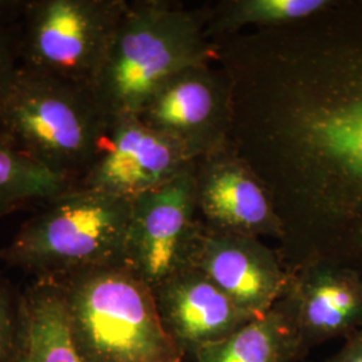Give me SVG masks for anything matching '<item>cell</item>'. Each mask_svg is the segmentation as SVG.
Returning a JSON list of instances; mask_svg holds the SVG:
<instances>
[{
  "label": "cell",
  "mask_w": 362,
  "mask_h": 362,
  "mask_svg": "<svg viewBox=\"0 0 362 362\" xmlns=\"http://www.w3.org/2000/svg\"><path fill=\"white\" fill-rule=\"evenodd\" d=\"M137 117L197 161L227 146L235 118L233 78L208 64L191 66L156 91Z\"/></svg>",
  "instance_id": "52a82bcc"
},
{
  "label": "cell",
  "mask_w": 362,
  "mask_h": 362,
  "mask_svg": "<svg viewBox=\"0 0 362 362\" xmlns=\"http://www.w3.org/2000/svg\"><path fill=\"white\" fill-rule=\"evenodd\" d=\"M161 322L184 357L218 342L257 318L194 267L175 274L153 291Z\"/></svg>",
  "instance_id": "7c38bea8"
},
{
  "label": "cell",
  "mask_w": 362,
  "mask_h": 362,
  "mask_svg": "<svg viewBox=\"0 0 362 362\" xmlns=\"http://www.w3.org/2000/svg\"><path fill=\"white\" fill-rule=\"evenodd\" d=\"M196 161L137 116L110 117L91 163L86 188L133 199L173 180Z\"/></svg>",
  "instance_id": "9c48e42d"
},
{
  "label": "cell",
  "mask_w": 362,
  "mask_h": 362,
  "mask_svg": "<svg viewBox=\"0 0 362 362\" xmlns=\"http://www.w3.org/2000/svg\"><path fill=\"white\" fill-rule=\"evenodd\" d=\"M22 344L28 362H85L71 336L65 299L58 286L42 285L27 296Z\"/></svg>",
  "instance_id": "9a60e30c"
},
{
  "label": "cell",
  "mask_w": 362,
  "mask_h": 362,
  "mask_svg": "<svg viewBox=\"0 0 362 362\" xmlns=\"http://www.w3.org/2000/svg\"><path fill=\"white\" fill-rule=\"evenodd\" d=\"M296 326L303 345L350 336L362 326V282L353 272L324 263L288 275L276 302Z\"/></svg>",
  "instance_id": "4fadbf2b"
},
{
  "label": "cell",
  "mask_w": 362,
  "mask_h": 362,
  "mask_svg": "<svg viewBox=\"0 0 362 362\" xmlns=\"http://www.w3.org/2000/svg\"><path fill=\"white\" fill-rule=\"evenodd\" d=\"M71 336L85 362H184L153 290L125 266L73 272L65 287Z\"/></svg>",
  "instance_id": "3957f363"
},
{
  "label": "cell",
  "mask_w": 362,
  "mask_h": 362,
  "mask_svg": "<svg viewBox=\"0 0 362 362\" xmlns=\"http://www.w3.org/2000/svg\"><path fill=\"white\" fill-rule=\"evenodd\" d=\"M233 303L259 317L284 296L288 275L275 254L258 238L203 230L192 266Z\"/></svg>",
  "instance_id": "8fae6325"
},
{
  "label": "cell",
  "mask_w": 362,
  "mask_h": 362,
  "mask_svg": "<svg viewBox=\"0 0 362 362\" xmlns=\"http://www.w3.org/2000/svg\"><path fill=\"white\" fill-rule=\"evenodd\" d=\"M109 121L89 89L47 74L10 78L0 91V122L19 151L65 177L91 165Z\"/></svg>",
  "instance_id": "277c9868"
},
{
  "label": "cell",
  "mask_w": 362,
  "mask_h": 362,
  "mask_svg": "<svg viewBox=\"0 0 362 362\" xmlns=\"http://www.w3.org/2000/svg\"><path fill=\"white\" fill-rule=\"evenodd\" d=\"M196 206L208 231L281 236L285 227L269 187L246 158L223 148L194 164Z\"/></svg>",
  "instance_id": "30bf717a"
},
{
  "label": "cell",
  "mask_w": 362,
  "mask_h": 362,
  "mask_svg": "<svg viewBox=\"0 0 362 362\" xmlns=\"http://www.w3.org/2000/svg\"><path fill=\"white\" fill-rule=\"evenodd\" d=\"M127 3L49 0L33 13L28 46L40 73L89 88Z\"/></svg>",
  "instance_id": "ba28073f"
},
{
  "label": "cell",
  "mask_w": 362,
  "mask_h": 362,
  "mask_svg": "<svg viewBox=\"0 0 362 362\" xmlns=\"http://www.w3.org/2000/svg\"><path fill=\"white\" fill-rule=\"evenodd\" d=\"M6 62H7V59H6V50H4L3 45L0 43V91L3 90V88L6 86V83L10 81V78H8V79H4Z\"/></svg>",
  "instance_id": "ffe728a7"
},
{
  "label": "cell",
  "mask_w": 362,
  "mask_h": 362,
  "mask_svg": "<svg viewBox=\"0 0 362 362\" xmlns=\"http://www.w3.org/2000/svg\"><path fill=\"white\" fill-rule=\"evenodd\" d=\"M262 70L251 137L278 192L311 219L362 215V47L297 42Z\"/></svg>",
  "instance_id": "6da1fadb"
},
{
  "label": "cell",
  "mask_w": 362,
  "mask_h": 362,
  "mask_svg": "<svg viewBox=\"0 0 362 362\" xmlns=\"http://www.w3.org/2000/svg\"><path fill=\"white\" fill-rule=\"evenodd\" d=\"M130 214L132 199L85 188L31 220L4 255L46 272L124 266Z\"/></svg>",
  "instance_id": "5b68a950"
},
{
  "label": "cell",
  "mask_w": 362,
  "mask_h": 362,
  "mask_svg": "<svg viewBox=\"0 0 362 362\" xmlns=\"http://www.w3.org/2000/svg\"><path fill=\"white\" fill-rule=\"evenodd\" d=\"M291 320L276 303L233 334L203 346L194 362H293L303 348Z\"/></svg>",
  "instance_id": "5bb4252c"
},
{
  "label": "cell",
  "mask_w": 362,
  "mask_h": 362,
  "mask_svg": "<svg viewBox=\"0 0 362 362\" xmlns=\"http://www.w3.org/2000/svg\"><path fill=\"white\" fill-rule=\"evenodd\" d=\"M13 350V318L6 296L0 287V362L10 361Z\"/></svg>",
  "instance_id": "ac0fdd59"
},
{
  "label": "cell",
  "mask_w": 362,
  "mask_h": 362,
  "mask_svg": "<svg viewBox=\"0 0 362 362\" xmlns=\"http://www.w3.org/2000/svg\"><path fill=\"white\" fill-rule=\"evenodd\" d=\"M326 0H233L221 7L211 33L231 31L247 25L278 26L302 21L327 7Z\"/></svg>",
  "instance_id": "e0dca14e"
},
{
  "label": "cell",
  "mask_w": 362,
  "mask_h": 362,
  "mask_svg": "<svg viewBox=\"0 0 362 362\" xmlns=\"http://www.w3.org/2000/svg\"><path fill=\"white\" fill-rule=\"evenodd\" d=\"M67 177L42 165L19 149L0 145V209L65 192Z\"/></svg>",
  "instance_id": "2e32d148"
},
{
  "label": "cell",
  "mask_w": 362,
  "mask_h": 362,
  "mask_svg": "<svg viewBox=\"0 0 362 362\" xmlns=\"http://www.w3.org/2000/svg\"><path fill=\"white\" fill-rule=\"evenodd\" d=\"M15 362H28V357H27L26 349H25L23 344L21 345V349H19L16 357H15Z\"/></svg>",
  "instance_id": "44dd1931"
},
{
  "label": "cell",
  "mask_w": 362,
  "mask_h": 362,
  "mask_svg": "<svg viewBox=\"0 0 362 362\" xmlns=\"http://www.w3.org/2000/svg\"><path fill=\"white\" fill-rule=\"evenodd\" d=\"M204 19L164 1L125 4L89 85L109 117L137 116L168 79L208 64Z\"/></svg>",
  "instance_id": "7a4b0ae2"
},
{
  "label": "cell",
  "mask_w": 362,
  "mask_h": 362,
  "mask_svg": "<svg viewBox=\"0 0 362 362\" xmlns=\"http://www.w3.org/2000/svg\"><path fill=\"white\" fill-rule=\"evenodd\" d=\"M329 362H362V326L350 334L344 348Z\"/></svg>",
  "instance_id": "d6986e66"
},
{
  "label": "cell",
  "mask_w": 362,
  "mask_h": 362,
  "mask_svg": "<svg viewBox=\"0 0 362 362\" xmlns=\"http://www.w3.org/2000/svg\"><path fill=\"white\" fill-rule=\"evenodd\" d=\"M197 214L194 165L133 197L124 266L153 291L191 267L204 230Z\"/></svg>",
  "instance_id": "8992f818"
}]
</instances>
